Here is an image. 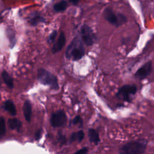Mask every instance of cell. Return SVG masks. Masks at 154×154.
Segmentation results:
<instances>
[{
    "mask_svg": "<svg viewBox=\"0 0 154 154\" xmlns=\"http://www.w3.org/2000/svg\"><path fill=\"white\" fill-rule=\"evenodd\" d=\"M83 42L78 37L74 38L66 50V57L73 61H78L85 55V48Z\"/></svg>",
    "mask_w": 154,
    "mask_h": 154,
    "instance_id": "1",
    "label": "cell"
},
{
    "mask_svg": "<svg viewBox=\"0 0 154 154\" xmlns=\"http://www.w3.org/2000/svg\"><path fill=\"white\" fill-rule=\"evenodd\" d=\"M146 142L142 140L129 142L120 149V154H143L146 149Z\"/></svg>",
    "mask_w": 154,
    "mask_h": 154,
    "instance_id": "2",
    "label": "cell"
},
{
    "mask_svg": "<svg viewBox=\"0 0 154 154\" xmlns=\"http://www.w3.org/2000/svg\"><path fill=\"white\" fill-rule=\"evenodd\" d=\"M37 77L38 80L42 84L48 85L54 90H58L59 88L57 78L47 70L43 68L38 69Z\"/></svg>",
    "mask_w": 154,
    "mask_h": 154,
    "instance_id": "3",
    "label": "cell"
},
{
    "mask_svg": "<svg viewBox=\"0 0 154 154\" xmlns=\"http://www.w3.org/2000/svg\"><path fill=\"white\" fill-rule=\"evenodd\" d=\"M103 16L105 20L116 27L123 25L126 22V17L124 14L114 12L111 8L105 9Z\"/></svg>",
    "mask_w": 154,
    "mask_h": 154,
    "instance_id": "4",
    "label": "cell"
},
{
    "mask_svg": "<svg viewBox=\"0 0 154 154\" xmlns=\"http://www.w3.org/2000/svg\"><path fill=\"white\" fill-rule=\"evenodd\" d=\"M137 91V87L134 85H125L120 87L116 94L117 97L126 102H130L131 96Z\"/></svg>",
    "mask_w": 154,
    "mask_h": 154,
    "instance_id": "5",
    "label": "cell"
},
{
    "mask_svg": "<svg viewBox=\"0 0 154 154\" xmlns=\"http://www.w3.org/2000/svg\"><path fill=\"white\" fill-rule=\"evenodd\" d=\"M80 33L81 40L86 45L91 46L95 42L96 35L89 26L83 25L81 28Z\"/></svg>",
    "mask_w": 154,
    "mask_h": 154,
    "instance_id": "6",
    "label": "cell"
},
{
    "mask_svg": "<svg viewBox=\"0 0 154 154\" xmlns=\"http://www.w3.org/2000/svg\"><path fill=\"white\" fill-rule=\"evenodd\" d=\"M67 121V117L63 110H58L52 114L51 117V124L54 128L64 125Z\"/></svg>",
    "mask_w": 154,
    "mask_h": 154,
    "instance_id": "7",
    "label": "cell"
},
{
    "mask_svg": "<svg viewBox=\"0 0 154 154\" xmlns=\"http://www.w3.org/2000/svg\"><path fill=\"white\" fill-rule=\"evenodd\" d=\"M152 70V63L149 61L141 67L135 73V76L139 79L146 78L150 73Z\"/></svg>",
    "mask_w": 154,
    "mask_h": 154,
    "instance_id": "8",
    "label": "cell"
},
{
    "mask_svg": "<svg viewBox=\"0 0 154 154\" xmlns=\"http://www.w3.org/2000/svg\"><path fill=\"white\" fill-rule=\"evenodd\" d=\"M66 43V36L63 31H61L60 34L58 36V40L54 45H53L52 48V52L53 54H56L58 52H60Z\"/></svg>",
    "mask_w": 154,
    "mask_h": 154,
    "instance_id": "9",
    "label": "cell"
},
{
    "mask_svg": "<svg viewBox=\"0 0 154 154\" xmlns=\"http://www.w3.org/2000/svg\"><path fill=\"white\" fill-rule=\"evenodd\" d=\"M44 21L45 19L37 11H35L31 14L28 19V22L32 26L37 25L38 23L43 22Z\"/></svg>",
    "mask_w": 154,
    "mask_h": 154,
    "instance_id": "10",
    "label": "cell"
},
{
    "mask_svg": "<svg viewBox=\"0 0 154 154\" xmlns=\"http://www.w3.org/2000/svg\"><path fill=\"white\" fill-rule=\"evenodd\" d=\"M23 112L25 120L29 123L31 122L32 115V106L31 102L29 100H26L24 102L23 105Z\"/></svg>",
    "mask_w": 154,
    "mask_h": 154,
    "instance_id": "11",
    "label": "cell"
},
{
    "mask_svg": "<svg viewBox=\"0 0 154 154\" xmlns=\"http://www.w3.org/2000/svg\"><path fill=\"white\" fill-rule=\"evenodd\" d=\"M3 108L11 116L16 115V109L14 103L11 100H6L3 104Z\"/></svg>",
    "mask_w": 154,
    "mask_h": 154,
    "instance_id": "12",
    "label": "cell"
},
{
    "mask_svg": "<svg viewBox=\"0 0 154 154\" xmlns=\"http://www.w3.org/2000/svg\"><path fill=\"white\" fill-rule=\"evenodd\" d=\"M8 126L10 129L16 130L17 131H19L21 126L22 122L17 118H11L8 120Z\"/></svg>",
    "mask_w": 154,
    "mask_h": 154,
    "instance_id": "13",
    "label": "cell"
},
{
    "mask_svg": "<svg viewBox=\"0 0 154 154\" xmlns=\"http://www.w3.org/2000/svg\"><path fill=\"white\" fill-rule=\"evenodd\" d=\"M88 135L89 140L91 143H93L94 144L97 145L100 141V138L98 132L94 129H90L88 132Z\"/></svg>",
    "mask_w": 154,
    "mask_h": 154,
    "instance_id": "14",
    "label": "cell"
},
{
    "mask_svg": "<svg viewBox=\"0 0 154 154\" xmlns=\"http://www.w3.org/2000/svg\"><path fill=\"white\" fill-rule=\"evenodd\" d=\"M2 78L4 83L10 88H13L14 87V82L13 78L10 76V75L8 73V72L5 70H4L2 72Z\"/></svg>",
    "mask_w": 154,
    "mask_h": 154,
    "instance_id": "15",
    "label": "cell"
},
{
    "mask_svg": "<svg viewBox=\"0 0 154 154\" xmlns=\"http://www.w3.org/2000/svg\"><path fill=\"white\" fill-rule=\"evenodd\" d=\"M67 3L66 1L62 0L59 2L56 3L54 5V10L56 12H62L65 11V10L67 8Z\"/></svg>",
    "mask_w": 154,
    "mask_h": 154,
    "instance_id": "16",
    "label": "cell"
},
{
    "mask_svg": "<svg viewBox=\"0 0 154 154\" xmlns=\"http://www.w3.org/2000/svg\"><path fill=\"white\" fill-rule=\"evenodd\" d=\"M5 131H6V128H5V120L3 117H1V120H0V136H1V137H3V135L5 133Z\"/></svg>",
    "mask_w": 154,
    "mask_h": 154,
    "instance_id": "17",
    "label": "cell"
},
{
    "mask_svg": "<svg viewBox=\"0 0 154 154\" xmlns=\"http://www.w3.org/2000/svg\"><path fill=\"white\" fill-rule=\"evenodd\" d=\"M57 31L56 30L53 31L50 34V35H49V37H48V42H49V43L54 42L55 41V38L57 37Z\"/></svg>",
    "mask_w": 154,
    "mask_h": 154,
    "instance_id": "18",
    "label": "cell"
},
{
    "mask_svg": "<svg viewBox=\"0 0 154 154\" xmlns=\"http://www.w3.org/2000/svg\"><path fill=\"white\" fill-rule=\"evenodd\" d=\"M57 139H58V142H60V143L61 144H64L66 143V136L63 134H62L61 133L59 132L58 134V136H57Z\"/></svg>",
    "mask_w": 154,
    "mask_h": 154,
    "instance_id": "19",
    "label": "cell"
},
{
    "mask_svg": "<svg viewBox=\"0 0 154 154\" xmlns=\"http://www.w3.org/2000/svg\"><path fill=\"white\" fill-rule=\"evenodd\" d=\"M76 140H78V142H81L84 139V133L83 131L82 130L79 131L78 132H76Z\"/></svg>",
    "mask_w": 154,
    "mask_h": 154,
    "instance_id": "20",
    "label": "cell"
},
{
    "mask_svg": "<svg viewBox=\"0 0 154 154\" xmlns=\"http://www.w3.org/2000/svg\"><path fill=\"white\" fill-rule=\"evenodd\" d=\"M72 124L73 125H78L80 124L81 126L82 125V120L81 119L80 116H76L73 120H72Z\"/></svg>",
    "mask_w": 154,
    "mask_h": 154,
    "instance_id": "21",
    "label": "cell"
},
{
    "mask_svg": "<svg viewBox=\"0 0 154 154\" xmlns=\"http://www.w3.org/2000/svg\"><path fill=\"white\" fill-rule=\"evenodd\" d=\"M87 152H88V148L87 147H84L77 150L74 154H87Z\"/></svg>",
    "mask_w": 154,
    "mask_h": 154,
    "instance_id": "22",
    "label": "cell"
},
{
    "mask_svg": "<svg viewBox=\"0 0 154 154\" xmlns=\"http://www.w3.org/2000/svg\"><path fill=\"white\" fill-rule=\"evenodd\" d=\"M42 129H38V131H37L35 133V138L36 140H38L40 138L41 135H42Z\"/></svg>",
    "mask_w": 154,
    "mask_h": 154,
    "instance_id": "23",
    "label": "cell"
},
{
    "mask_svg": "<svg viewBox=\"0 0 154 154\" xmlns=\"http://www.w3.org/2000/svg\"><path fill=\"white\" fill-rule=\"evenodd\" d=\"M76 140V132H73L72 134L70 136V141L73 142Z\"/></svg>",
    "mask_w": 154,
    "mask_h": 154,
    "instance_id": "24",
    "label": "cell"
},
{
    "mask_svg": "<svg viewBox=\"0 0 154 154\" xmlns=\"http://www.w3.org/2000/svg\"><path fill=\"white\" fill-rule=\"evenodd\" d=\"M69 1L74 5H76L79 2V0H69Z\"/></svg>",
    "mask_w": 154,
    "mask_h": 154,
    "instance_id": "25",
    "label": "cell"
}]
</instances>
